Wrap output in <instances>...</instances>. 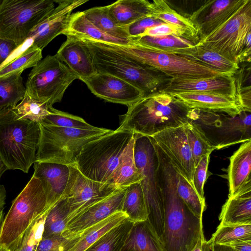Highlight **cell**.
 Masks as SVG:
<instances>
[{"label": "cell", "mask_w": 251, "mask_h": 251, "mask_svg": "<svg viewBox=\"0 0 251 251\" xmlns=\"http://www.w3.org/2000/svg\"><path fill=\"white\" fill-rule=\"evenodd\" d=\"M64 35H72L101 42L121 45H127L133 41L132 38H118L104 33L86 18L83 11L72 13L68 28Z\"/></svg>", "instance_id": "83f0119b"}, {"label": "cell", "mask_w": 251, "mask_h": 251, "mask_svg": "<svg viewBox=\"0 0 251 251\" xmlns=\"http://www.w3.org/2000/svg\"><path fill=\"white\" fill-rule=\"evenodd\" d=\"M210 154L203 157L195 168L193 176V186L201 199L205 201L204 185L207 176L208 166Z\"/></svg>", "instance_id": "7dc6e473"}, {"label": "cell", "mask_w": 251, "mask_h": 251, "mask_svg": "<svg viewBox=\"0 0 251 251\" xmlns=\"http://www.w3.org/2000/svg\"><path fill=\"white\" fill-rule=\"evenodd\" d=\"M32 176L41 181L49 210L63 196L70 174L68 165L51 162H35Z\"/></svg>", "instance_id": "7402d4cb"}, {"label": "cell", "mask_w": 251, "mask_h": 251, "mask_svg": "<svg viewBox=\"0 0 251 251\" xmlns=\"http://www.w3.org/2000/svg\"><path fill=\"white\" fill-rule=\"evenodd\" d=\"M219 220L220 224L224 225L251 224V183L228 197L222 207Z\"/></svg>", "instance_id": "cb8c5ba5"}, {"label": "cell", "mask_w": 251, "mask_h": 251, "mask_svg": "<svg viewBox=\"0 0 251 251\" xmlns=\"http://www.w3.org/2000/svg\"><path fill=\"white\" fill-rule=\"evenodd\" d=\"M211 251H235L227 245L211 244Z\"/></svg>", "instance_id": "11a10c76"}, {"label": "cell", "mask_w": 251, "mask_h": 251, "mask_svg": "<svg viewBox=\"0 0 251 251\" xmlns=\"http://www.w3.org/2000/svg\"><path fill=\"white\" fill-rule=\"evenodd\" d=\"M81 233L71 234L64 231L59 235L42 238L34 251H68L79 240Z\"/></svg>", "instance_id": "f6af8a7d"}, {"label": "cell", "mask_w": 251, "mask_h": 251, "mask_svg": "<svg viewBox=\"0 0 251 251\" xmlns=\"http://www.w3.org/2000/svg\"><path fill=\"white\" fill-rule=\"evenodd\" d=\"M241 240H251V224H219L209 241L211 244L228 245L234 242Z\"/></svg>", "instance_id": "b9f144b4"}, {"label": "cell", "mask_w": 251, "mask_h": 251, "mask_svg": "<svg viewBox=\"0 0 251 251\" xmlns=\"http://www.w3.org/2000/svg\"><path fill=\"white\" fill-rule=\"evenodd\" d=\"M216 150L251 140V114L242 111L235 116L198 110L194 120Z\"/></svg>", "instance_id": "7c38bea8"}, {"label": "cell", "mask_w": 251, "mask_h": 251, "mask_svg": "<svg viewBox=\"0 0 251 251\" xmlns=\"http://www.w3.org/2000/svg\"><path fill=\"white\" fill-rule=\"evenodd\" d=\"M81 80L95 96L111 102L128 106L145 96L132 84L108 74L96 73Z\"/></svg>", "instance_id": "e0dca14e"}, {"label": "cell", "mask_w": 251, "mask_h": 251, "mask_svg": "<svg viewBox=\"0 0 251 251\" xmlns=\"http://www.w3.org/2000/svg\"><path fill=\"white\" fill-rule=\"evenodd\" d=\"M127 218L122 211H118L105 220L82 232L81 236L68 251H84L100 237Z\"/></svg>", "instance_id": "e575fe53"}, {"label": "cell", "mask_w": 251, "mask_h": 251, "mask_svg": "<svg viewBox=\"0 0 251 251\" xmlns=\"http://www.w3.org/2000/svg\"><path fill=\"white\" fill-rule=\"evenodd\" d=\"M49 108L46 103L33 99L25 94L21 102L12 110L17 119L40 123L50 113Z\"/></svg>", "instance_id": "60d3db41"}, {"label": "cell", "mask_w": 251, "mask_h": 251, "mask_svg": "<svg viewBox=\"0 0 251 251\" xmlns=\"http://www.w3.org/2000/svg\"><path fill=\"white\" fill-rule=\"evenodd\" d=\"M176 176V191L179 197L193 213L202 218L206 207L205 201L201 199L185 178L177 173Z\"/></svg>", "instance_id": "7bdbcfd3"}, {"label": "cell", "mask_w": 251, "mask_h": 251, "mask_svg": "<svg viewBox=\"0 0 251 251\" xmlns=\"http://www.w3.org/2000/svg\"><path fill=\"white\" fill-rule=\"evenodd\" d=\"M66 40L55 54L79 79L87 78L97 73L90 52L80 38L66 35Z\"/></svg>", "instance_id": "603a6c76"}, {"label": "cell", "mask_w": 251, "mask_h": 251, "mask_svg": "<svg viewBox=\"0 0 251 251\" xmlns=\"http://www.w3.org/2000/svg\"><path fill=\"white\" fill-rule=\"evenodd\" d=\"M186 134L196 167L203 157L210 154L216 148L210 141L200 125L194 121L186 125Z\"/></svg>", "instance_id": "f35d334b"}, {"label": "cell", "mask_w": 251, "mask_h": 251, "mask_svg": "<svg viewBox=\"0 0 251 251\" xmlns=\"http://www.w3.org/2000/svg\"><path fill=\"white\" fill-rule=\"evenodd\" d=\"M150 1L147 0H119L107 5L109 14L121 27H126L150 15Z\"/></svg>", "instance_id": "f1b7e54d"}, {"label": "cell", "mask_w": 251, "mask_h": 251, "mask_svg": "<svg viewBox=\"0 0 251 251\" xmlns=\"http://www.w3.org/2000/svg\"><path fill=\"white\" fill-rule=\"evenodd\" d=\"M2 0H0V4H1V3L2 2Z\"/></svg>", "instance_id": "94428289"}, {"label": "cell", "mask_w": 251, "mask_h": 251, "mask_svg": "<svg viewBox=\"0 0 251 251\" xmlns=\"http://www.w3.org/2000/svg\"><path fill=\"white\" fill-rule=\"evenodd\" d=\"M56 7L30 32L31 47L43 50L53 39L67 30L71 15L87 0H57Z\"/></svg>", "instance_id": "2e32d148"}, {"label": "cell", "mask_w": 251, "mask_h": 251, "mask_svg": "<svg viewBox=\"0 0 251 251\" xmlns=\"http://www.w3.org/2000/svg\"><path fill=\"white\" fill-rule=\"evenodd\" d=\"M6 191L3 185H0V210L3 208L5 204Z\"/></svg>", "instance_id": "9f6ffc18"}, {"label": "cell", "mask_w": 251, "mask_h": 251, "mask_svg": "<svg viewBox=\"0 0 251 251\" xmlns=\"http://www.w3.org/2000/svg\"><path fill=\"white\" fill-rule=\"evenodd\" d=\"M251 33V0L221 26L197 44L219 52L238 63L246 38Z\"/></svg>", "instance_id": "4fadbf2b"}, {"label": "cell", "mask_w": 251, "mask_h": 251, "mask_svg": "<svg viewBox=\"0 0 251 251\" xmlns=\"http://www.w3.org/2000/svg\"><path fill=\"white\" fill-rule=\"evenodd\" d=\"M121 211L133 223L148 219L145 197L140 182L126 187Z\"/></svg>", "instance_id": "836d02e7"}, {"label": "cell", "mask_w": 251, "mask_h": 251, "mask_svg": "<svg viewBox=\"0 0 251 251\" xmlns=\"http://www.w3.org/2000/svg\"><path fill=\"white\" fill-rule=\"evenodd\" d=\"M186 125L164 130L151 138L175 170L193 187L195 167L187 138Z\"/></svg>", "instance_id": "9a60e30c"}, {"label": "cell", "mask_w": 251, "mask_h": 251, "mask_svg": "<svg viewBox=\"0 0 251 251\" xmlns=\"http://www.w3.org/2000/svg\"><path fill=\"white\" fill-rule=\"evenodd\" d=\"M210 248L211 243L205 239L204 234H202L191 251H211Z\"/></svg>", "instance_id": "db71d44e"}, {"label": "cell", "mask_w": 251, "mask_h": 251, "mask_svg": "<svg viewBox=\"0 0 251 251\" xmlns=\"http://www.w3.org/2000/svg\"><path fill=\"white\" fill-rule=\"evenodd\" d=\"M22 74L0 77V109L15 107L25 95Z\"/></svg>", "instance_id": "74e56055"}, {"label": "cell", "mask_w": 251, "mask_h": 251, "mask_svg": "<svg viewBox=\"0 0 251 251\" xmlns=\"http://www.w3.org/2000/svg\"><path fill=\"white\" fill-rule=\"evenodd\" d=\"M18 47L14 42L0 38V67Z\"/></svg>", "instance_id": "f907efd6"}, {"label": "cell", "mask_w": 251, "mask_h": 251, "mask_svg": "<svg viewBox=\"0 0 251 251\" xmlns=\"http://www.w3.org/2000/svg\"><path fill=\"white\" fill-rule=\"evenodd\" d=\"M48 211H46L30 225L13 251H34L42 238Z\"/></svg>", "instance_id": "bcb514c9"}, {"label": "cell", "mask_w": 251, "mask_h": 251, "mask_svg": "<svg viewBox=\"0 0 251 251\" xmlns=\"http://www.w3.org/2000/svg\"><path fill=\"white\" fill-rule=\"evenodd\" d=\"M102 43L170 79L201 78L227 75L182 55L165 53L134 40L127 45Z\"/></svg>", "instance_id": "52a82bcc"}, {"label": "cell", "mask_w": 251, "mask_h": 251, "mask_svg": "<svg viewBox=\"0 0 251 251\" xmlns=\"http://www.w3.org/2000/svg\"><path fill=\"white\" fill-rule=\"evenodd\" d=\"M55 7L54 0H2L0 38L11 40L19 47Z\"/></svg>", "instance_id": "30bf717a"}, {"label": "cell", "mask_w": 251, "mask_h": 251, "mask_svg": "<svg viewBox=\"0 0 251 251\" xmlns=\"http://www.w3.org/2000/svg\"><path fill=\"white\" fill-rule=\"evenodd\" d=\"M40 137L38 123L16 119L12 107L0 109V157L8 170L28 172L35 162Z\"/></svg>", "instance_id": "3957f363"}, {"label": "cell", "mask_w": 251, "mask_h": 251, "mask_svg": "<svg viewBox=\"0 0 251 251\" xmlns=\"http://www.w3.org/2000/svg\"><path fill=\"white\" fill-rule=\"evenodd\" d=\"M77 37L87 47L97 73L110 74L126 80L143 91L145 96L158 91L170 79L101 42Z\"/></svg>", "instance_id": "277c9868"}, {"label": "cell", "mask_w": 251, "mask_h": 251, "mask_svg": "<svg viewBox=\"0 0 251 251\" xmlns=\"http://www.w3.org/2000/svg\"><path fill=\"white\" fill-rule=\"evenodd\" d=\"M134 159L141 176L147 220L159 238L164 225V204L159 175L158 155L151 137L134 133Z\"/></svg>", "instance_id": "9c48e42d"}, {"label": "cell", "mask_w": 251, "mask_h": 251, "mask_svg": "<svg viewBox=\"0 0 251 251\" xmlns=\"http://www.w3.org/2000/svg\"><path fill=\"white\" fill-rule=\"evenodd\" d=\"M8 170L0 157V180L4 173Z\"/></svg>", "instance_id": "6f0895ef"}, {"label": "cell", "mask_w": 251, "mask_h": 251, "mask_svg": "<svg viewBox=\"0 0 251 251\" xmlns=\"http://www.w3.org/2000/svg\"><path fill=\"white\" fill-rule=\"evenodd\" d=\"M158 91L171 95L187 92H211L237 99L235 78L228 75L201 78L170 79Z\"/></svg>", "instance_id": "d6986e66"}, {"label": "cell", "mask_w": 251, "mask_h": 251, "mask_svg": "<svg viewBox=\"0 0 251 251\" xmlns=\"http://www.w3.org/2000/svg\"><path fill=\"white\" fill-rule=\"evenodd\" d=\"M69 213L67 199L62 197L48 211L42 238H47L62 234L66 230Z\"/></svg>", "instance_id": "8d00e7d4"}, {"label": "cell", "mask_w": 251, "mask_h": 251, "mask_svg": "<svg viewBox=\"0 0 251 251\" xmlns=\"http://www.w3.org/2000/svg\"><path fill=\"white\" fill-rule=\"evenodd\" d=\"M164 23L176 26L184 33L186 39L197 44L200 41L198 30L190 19L178 13L172 8L166 1L154 0L150 1V15Z\"/></svg>", "instance_id": "484cf974"}, {"label": "cell", "mask_w": 251, "mask_h": 251, "mask_svg": "<svg viewBox=\"0 0 251 251\" xmlns=\"http://www.w3.org/2000/svg\"><path fill=\"white\" fill-rule=\"evenodd\" d=\"M42 57V50L31 46L17 56H10L0 67V77L22 74L25 70L37 65Z\"/></svg>", "instance_id": "ab89813d"}, {"label": "cell", "mask_w": 251, "mask_h": 251, "mask_svg": "<svg viewBox=\"0 0 251 251\" xmlns=\"http://www.w3.org/2000/svg\"><path fill=\"white\" fill-rule=\"evenodd\" d=\"M4 213L3 211V208L0 210V231H1V228L2 224L4 219Z\"/></svg>", "instance_id": "680465c9"}, {"label": "cell", "mask_w": 251, "mask_h": 251, "mask_svg": "<svg viewBox=\"0 0 251 251\" xmlns=\"http://www.w3.org/2000/svg\"><path fill=\"white\" fill-rule=\"evenodd\" d=\"M133 134L116 129L90 141L82 147L75 165L86 177L109 184L120 157Z\"/></svg>", "instance_id": "8992f818"}, {"label": "cell", "mask_w": 251, "mask_h": 251, "mask_svg": "<svg viewBox=\"0 0 251 251\" xmlns=\"http://www.w3.org/2000/svg\"><path fill=\"white\" fill-rule=\"evenodd\" d=\"M86 18L104 33L118 38L131 39L126 27L118 25L110 17L108 6H98L83 11Z\"/></svg>", "instance_id": "d590c367"}, {"label": "cell", "mask_w": 251, "mask_h": 251, "mask_svg": "<svg viewBox=\"0 0 251 251\" xmlns=\"http://www.w3.org/2000/svg\"><path fill=\"white\" fill-rule=\"evenodd\" d=\"M133 224L126 218L104 233L84 251H121Z\"/></svg>", "instance_id": "d6a6232c"}, {"label": "cell", "mask_w": 251, "mask_h": 251, "mask_svg": "<svg viewBox=\"0 0 251 251\" xmlns=\"http://www.w3.org/2000/svg\"><path fill=\"white\" fill-rule=\"evenodd\" d=\"M40 137L35 162L75 164L82 147L113 130L98 127L94 130L62 127L38 123Z\"/></svg>", "instance_id": "5b68a950"}, {"label": "cell", "mask_w": 251, "mask_h": 251, "mask_svg": "<svg viewBox=\"0 0 251 251\" xmlns=\"http://www.w3.org/2000/svg\"><path fill=\"white\" fill-rule=\"evenodd\" d=\"M168 35H176L186 39L184 33L176 25L166 23L147 29L140 37H162Z\"/></svg>", "instance_id": "c3c4849f"}, {"label": "cell", "mask_w": 251, "mask_h": 251, "mask_svg": "<svg viewBox=\"0 0 251 251\" xmlns=\"http://www.w3.org/2000/svg\"><path fill=\"white\" fill-rule=\"evenodd\" d=\"M251 33H249L246 38L244 49L239 56L237 60L238 63L242 62H251Z\"/></svg>", "instance_id": "816d5d0a"}, {"label": "cell", "mask_w": 251, "mask_h": 251, "mask_svg": "<svg viewBox=\"0 0 251 251\" xmlns=\"http://www.w3.org/2000/svg\"><path fill=\"white\" fill-rule=\"evenodd\" d=\"M0 251H10L4 245L0 244Z\"/></svg>", "instance_id": "91938a15"}, {"label": "cell", "mask_w": 251, "mask_h": 251, "mask_svg": "<svg viewBox=\"0 0 251 251\" xmlns=\"http://www.w3.org/2000/svg\"><path fill=\"white\" fill-rule=\"evenodd\" d=\"M49 110L50 113L42 122L44 123L59 127L81 129L94 130L98 128L87 123L81 117L58 110L52 107L49 108Z\"/></svg>", "instance_id": "ee69618b"}, {"label": "cell", "mask_w": 251, "mask_h": 251, "mask_svg": "<svg viewBox=\"0 0 251 251\" xmlns=\"http://www.w3.org/2000/svg\"><path fill=\"white\" fill-rule=\"evenodd\" d=\"M191 109L235 116L242 111L237 98L211 92H187L172 95Z\"/></svg>", "instance_id": "44dd1931"}, {"label": "cell", "mask_w": 251, "mask_h": 251, "mask_svg": "<svg viewBox=\"0 0 251 251\" xmlns=\"http://www.w3.org/2000/svg\"><path fill=\"white\" fill-rule=\"evenodd\" d=\"M134 41L158 50L169 53L192 56L195 51L196 44L181 37L168 35L162 37L142 36L132 38Z\"/></svg>", "instance_id": "4dcf8cb0"}, {"label": "cell", "mask_w": 251, "mask_h": 251, "mask_svg": "<svg viewBox=\"0 0 251 251\" xmlns=\"http://www.w3.org/2000/svg\"><path fill=\"white\" fill-rule=\"evenodd\" d=\"M163 23L158 19L146 17L126 26V29L130 37L135 38L141 36L147 29Z\"/></svg>", "instance_id": "681fc988"}, {"label": "cell", "mask_w": 251, "mask_h": 251, "mask_svg": "<svg viewBox=\"0 0 251 251\" xmlns=\"http://www.w3.org/2000/svg\"><path fill=\"white\" fill-rule=\"evenodd\" d=\"M46 196L40 180L32 176L13 201L4 218L0 244L13 251L30 225L47 211Z\"/></svg>", "instance_id": "ba28073f"}, {"label": "cell", "mask_w": 251, "mask_h": 251, "mask_svg": "<svg viewBox=\"0 0 251 251\" xmlns=\"http://www.w3.org/2000/svg\"><path fill=\"white\" fill-rule=\"evenodd\" d=\"M126 187L121 188L75 217L68 223L64 231L71 234H79L115 213L121 211Z\"/></svg>", "instance_id": "ffe728a7"}, {"label": "cell", "mask_w": 251, "mask_h": 251, "mask_svg": "<svg viewBox=\"0 0 251 251\" xmlns=\"http://www.w3.org/2000/svg\"><path fill=\"white\" fill-rule=\"evenodd\" d=\"M121 251H164L148 221L134 223Z\"/></svg>", "instance_id": "4316f807"}, {"label": "cell", "mask_w": 251, "mask_h": 251, "mask_svg": "<svg viewBox=\"0 0 251 251\" xmlns=\"http://www.w3.org/2000/svg\"><path fill=\"white\" fill-rule=\"evenodd\" d=\"M134 149L133 136L120 157L109 184L122 188L141 181L142 176L135 161Z\"/></svg>", "instance_id": "f546056e"}, {"label": "cell", "mask_w": 251, "mask_h": 251, "mask_svg": "<svg viewBox=\"0 0 251 251\" xmlns=\"http://www.w3.org/2000/svg\"><path fill=\"white\" fill-rule=\"evenodd\" d=\"M198 110L191 109L175 96L156 91L128 106L118 130L151 137L164 130L195 120Z\"/></svg>", "instance_id": "7a4b0ae2"}, {"label": "cell", "mask_w": 251, "mask_h": 251, "mask_svg": "<svg viewBox=\"0 0 251 251\" xmlns=\"http://www.w3.org/2000/svg\"><path fill=\"white\" fill-rule=\"evenodd\" d=\"M68 166L69 177L62 196L66 198L69 208L68 223L121 188L113 184L92 180L83 175L75 164Z\"/></svg>", "instance_id": "5bb4252c"}, {"label": "cell", "mask_w": 251, "mask_h": 251, "mask_svg": "<svg viewBox=\"0 0 251 251\" xmlns=\"http://www.w3.org/2000/svg\"><path fill=\"white\" fill-rule=\"evenodd\" d=\"M248 0L206 1L189 17L196 26L200 40L210 34L233 16Z\"/></svg>", "instance_id": "ac0fdd59"}, {"label": "cell", "mask_w": 251, "mask_h": 251, "mask_svg": "<svg viewBox=\"0 0 251 251\" xmlns=\"http://www.w3.org/2000/svg\"><path fill=\"white\" fill-rule=\"evenodd\" d=\"M235 251H251V240H241L228 245Z\"/></svg>", "instance_id": "f5cc1de1"}, {"label": "cell", "mask_w": 251, "mask_h": 251, "mask_svg": "<svg viewBox=\"0 0 251 251\" xmlns=\"http://www.w3.org/2000/svg\"><path fill=\"white\" fill-rule=\"evenodd\" d=\"M164 204V225L159 240L164 251H191L204 234L202 218L193 213L176 191V172L154 143Z\"/></svg>", "instance_id": "6da1fadb"}, {"label": "cell", "mask_w": 251, "mask_h": 251, "mask_svg": "<svg viewBox=\"0 0 251 251\" xmlns=\"http://www.w3.org/2000/svg\"><path fill=\"white\" fill-rule=\"evenodd\" d=\"M78 77L55 55H49L34 66L25 83V94L49 107L61 101L70 84Z\"/></svg>", "instance_id": "8fae6325"}, {"label": "cell", "mask_w": 251, "mask_h": 251, "mask_svg": "<svg viewBox=\"0 0 251 251\" xmlns=\"http://www.w3.org/2000/svg\"><path fill=\"white\" fill-rule=\"evenodd\" d=\"M251 140L243 143L229 158L228 197L251 183Z\"/></svg>", "instance_id": "d4e9b609"}, {"label": "cell", "mask_w": 251, "mask_h": 251, "mask_svg": "<svg viewBox=\"0 0 251 251\" xmlns=\"http://www.w3.org/2000/svg\"><path fill=\"white\" fill-rule=\"evenodd\" d=\"M222 74L234 76L239 71V64L218 52L196 44L195 51L186 57Z\"/></svg>", "instance_id": "1f68e13d"}]
</instances>
